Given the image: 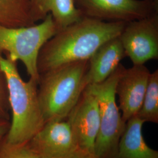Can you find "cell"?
Instances as JSON below:
<instances>
[{
  "mask_svg": "<svg viewBox=\"0 0 158 158\" xmlns=\"http://www.w3.org/2000/svg\"><path fill=\"white\" fill-rule=\"evenodd\" d=\"M133 65L158 58V15L127 22L119 36Z\"/></svg>",
  "mask_w": 158,
  "mask_h": 158,
  "instance_id": "obj_7",
  "label": "cell"
},
{
  "mask_svg": "<svg viewBox=\"0 0 158 158\" xmlns=\"http://www.w3.org/2000/svg\"><path fill=\"white\" fill-rule=\"evenodd\" d=\"M136 115L145 123H158V69L149 75L141 107Z\"/></svg>",
  "mask_w": 158,
  "mask_h": 158,
  "instance_id": "obj_15",
  "label": "cell"
},
{
  "mask_svg": "<svg viewBox=\"0 0 158 158\" xmlns=\"http://www.w3.org/2000/svg\"><path fill=\"white\" fill-rule=\"evenodd\" d=\"M17 62L0 55V68L5 74L12 119L6 135L12 143H26L45 124L38 96V83L29 78L24 81L17 68Z\"/></svg>",
  "mask_w": 158,
  "mask_h": 158,
  "instance_id": "obj_2",
  "label": "cell"
},
{
  "mask_svg": "<svg viewBox=\"0 0 158 158\" xmlns=\"http://www.w3.org/2000/svg\"><path fill=\"white\" fill-rule=\"evenodd\" d=\"M66 120L77 147L94 153L100 124V112L96 96L85 88Z\"/></svg>",
  "mask_w": 158,
  "mask_h": 158,
  "instance_id": "obj_8",
  "label": "cell"
},
{
  "mask_svg": "<svg viewBox=\"0 0 158 158\" xmlns=\"http://www.w3.org/2000/svg\"><path fill=\"white\" fill-rule=\"evenodd\" d=\"M59 30L51 14L39 24L22 27L0 25V55L24 64L29 78L39 81L38 59L43 46Z\"/></svg>",
  "mask_w": 158,
  "mask_h": 158,
  "instance_id": "obj_4",
  "label": "cell"
},
{
  "mask_svg": "<svg viewBox=\"0 0 158 158\" xmlns=\"http://www.w3.org/2000/svg\"><path fill=\"white\" fill-rule=\"evenodd\" d=\"M11 122L10 120L0 119V139L6 136L10 130Z\"/></svg>",
  "mask_w": 158,
  "mask_h": 158,
  "instance_id": "obj_19",
  "label": "cell"
},
{
  "mask_svg": "<svg viewBox=\"0 0 158 158\" xmlns=\"http://www.w3.org/2000/svg\"><path fill=\"white\" fill-rule=\"evenodd\" d=\"M144 121L137 115L129 119L119 141L117 158H158V152L148 147L142 135Z\"/></svg>",
  "mask_w": 158,
  "mask_h": 158,
  "instance_id": "obj_12",
  "label": "cell"
},
{
  "mask_svg": "<svg viewBox=\"0 0 158 158\" xmlns=\"http://www.w3.org/2000/svg\"><path fill=\"white\" fill-rule=\"evenodd\" d=\"M37 21L50 14L59 31L76 23L84 17L74 0H30Z\"/></svg>",
  "mask_w": 158,
  "mask_h": 158,
  "instance_id": "obj_13",
  "label": "cell"
},
{
  "mask_svg": "<svg viewBox=\"0 0 158 158\" xmlns=\"http://www.w3.org/2000/svg\"><path fill=\"white\" fill-rule=\"evenodd\" d=\"M28 142L40 158H65L77 148L66 119L46 122Z\"/></svg>",
  "mask_w": 158,
  "mask_h": 158,
  "instance_id": "obj_9",
  "label": "cell"
},
{
  "mask_svg": "<svg viewBox=\"0 0 158 158\" xmlns=\"http://www.w3.org/2000/svg\"><path fill=\"white\" fill-rule=\"evenodd\" d=\"M151 74L142 65H133L124 70L117 81L115 93L118 95L119 109L123 121L126 123L136 114L141 107Z\"/></svg>",
  "mask_w": 158,
  "mask_h": 158,
  "instance_id": "obj_10",
  "label": "cell"
},
{
  "mask_svg": "<svg viewBox=\"0 0 158 158\" xmlns=\"http://www.w3.org/2000/svg\"><path fill=\"white\" fill-rule=\"evenodd\" d=\"M85 17L107 22H130L158 13V0H74Z\"/></svg>",
  "mask_w": 158,
  "mask_h": 158,
  "instance_id": "obj_6",
  "label": "cell"
},
{
  "mask_svg": "<svg viewBox=\"0 0 158 158\" xmlns=\"http://www.w3.org/2000/svg\"><path fill=\"white\" fill-rule=\"evenodd\" d=\"M125 57L124 49L119 36L104 43L89 60L85 76L87 85L100 83L107 79Z\"/></svg>",
  "mask_w": 158,
  "mask_h": 158,
  "instance_id": "obj_11",
  "label": "cell"
},
{
  "mask_svg": "<svg viewBox=\"0 0 158 158\" xmlns=\"http://www.w3.org/2000/svg\"><path fill=\"white\" fill-rule=\"evenodd\" d=\"M89 63H70L40 74L38 96L45 123L66 119L87 86Z\"/></svg>",
  "mask_w": 158,
  "mask_h": 158,
  "instance_id": "obj_3",
  "label": "cell"
},
{
  "mask_svg": "<svg viewBox=\"0 0 158 158\" xmlns=\"http://www.w3.org/2000/svg\"><path fill=\"white\" fill-rule=\"evenodd\" d=\"M125 68L121 63L107 79L100 83L88 85L86 89L96 96L100 112V124L94 153L98 158H117L120 137L126 123L116 102L115 88Z\"/></svg>",
  "mask_w": 158,
  "mask_h": 158,
  "instance_id": "obj_5",
  "label": "cell"
},
{
  "mask_svg": "<svg viewBox=\"0 0 158 158\" xmlns=\"http://www.w3.org/2000/svg\"><path fill=\"white\" fill-rule=\"evenodd\" d=\"M126 23L103 21L84 16L61 29L40 51V76L65 64L89 60L104 43L120 35Z\"/></svg>",
  "mask_w": 158,
  "mask_h": 158,
  "instance_id": "obj_1",
  "label": "cell"
},
{
  "mask_svg": "<svg viewBox=\"0 0 158 158\" xmlns=\"http://www.w3.org/2000/svg\"><path fill=\"white\" fill-rule=\"evenodd\" d=\"M10 107L5 74L0 68V119L10 120Z\"/></svg>",
  "mask_w": 158,
  "mask_h": 158,
  "instance_id": "obj_17",
  "label": "cell"
},
{
  "mask_svg": "<svg viewBox=\"0 0 158 158\" xmlns=\"http://www.w3.org/2000/svg\"><path fill=\"white\" fill-rule=\"evenodd\" d=\"M65 158H98L94 153L77 148Z\"/></svg>",
  "mask_w": 158,
  "mask_h": 158,
  "instance_id": "obj_18",
  "label": "cell"
},
{
  "mask_svg": "<svg viewBox=\"0 0 158 158\" xmlns=\"http://www.w3.org/2000/svg\"><path fill=\"white\" fill-rule=\"evenodd\" d=\"M36 22L30 0H0V25L22 27Z\"/></svg>",
  "mask_w": 158,
  "mask_h": 158,
  "instance_id": "obj_14",
  "label": "cell"
},
{
  "mask_svg": "<svg viewBox=\"0 0 158 158\" xmlns=\"http://www.w3.org/2000/svg\"><path fill=\"white\" fill-rule=\"evenodd\" d=\"M0 158H40L28 142L12 143L7 141L6 135L0 139Z\"/></svg>",
  "mask_w": 158,
  "mask_h": 158,
  "instance_id": "obj_16",
  "label": "cell"
}]
</instances>
